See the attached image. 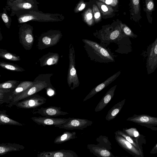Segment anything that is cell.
Returning a JSON list of instances; mask_svg holds the SVG:
<instances>
[{
    "mask_svg": "<svg viewBox=\"0 0 157 157\" xmlns=\"http://www.w3.org/2000/svg\"><path fill=\"white\" fill-rule=\"evenodd\" d=\"M0 57L10 61H19L21 60L19 56L2 49H0Z\"/></svg>",
    "mask_w": 157,
    "mask_h": 157,
    "instance_id": "obj_26",
    "label": "cell"
},
{
    "mask_svg": "<svg viewBox=\"0 0 157 157\" xmlns=\"http://www.w3.org/2000/svg\"><path fill=\"white\" fill-rule=\"evenodd\" d=\"M62 35L60 32L51 31L42 34L39 38L37 46L42 50L56 45Z\"/></svg>",
    "mask_w": 157,
    "mask_h": 157,
    "instance_id": "obj_4",
    "label": "cell"
},
{
    "mask_svg": "<svg viewBox=\"0 0 157 157\" xmlns=\"http://www.w3.org/2000/svg\"><path fill=\"white\" fill-rule=\"evenodd\" d=\"M59 58V56L57 53L49 52L39 59L40 65L43 67L56 64L58 63Z\"/></svg>",
    "mask_w": 157,
    "mask_h": 157,
    "instance_id": "obj_19",
    "label": "cell"
},
{
    "mask_svg": "<svg viewBox=\"0 0 157 157\" xmlns=\"http://www.w3.org/2000/svg\"><path fill=\"white\" fill-rule=\"evenodd\" d=\"M37 157H78L77 154L73 151L62 149L53 151L38 152Z\"/></svg>",
    "mask_w": 157,
    "mask_h": 157,
    "instance_id": "obj_13",
    "label": "cell"
},
{
    "mask_svg": "<svg viewBox=\"0 0 157 157\" xmlns=\"http://www.w3.org/2000/svg\"><path fill=\"white\" fill-rule=\"evenodd\" d=\"M0 66L3 68L12 71L22 72L25 71L17 65L7 62H0Z\"/></svg>",
    "mask_w": 157,
    "mask_h": 157,
    "instance_id": "obj_28",
    "label": "cell"
},
{
    "mask_svg": "<svg viewBox=\"0 0 157 157\" xmlns=\"http://www.w3.org/2000/svg\"><path fill=\"white\" fill-rule=\"evenodd\" d=\"M146 68L148 75L153 73L157 68V37L147 48Z\"/></svg>",
    "mask_w": 157,
    "mask_h": 157,
    "instance_id": "obj_7",
    "label": "cell"
},
{
    "mask_svg": "<svg viewBox=\"0 0 157 157\" xmlns=\"http://www.w3.org/2000/svg\"><path fill=\"white\" fill-rule=\"evenodd\" d=\"M120 26L125 36L132 38H136L137 37V36L134 34L131 29L125 24L120 22Z\"/></svg>",
    "mask_w": 157,
    "mask_h": 157,
    "instance_id": "obj_31",
    "label": "cell"
},
{
    "mask_svg": "<svg viewBox=\"0 0 157 157\" xmlns=\"http://www.w3.org/2000/svg\"><path fill=\"white\" fill-rule=\"evenodd\" d=\"M150 153L152 154L157 153V144L152 149Z\"/></svg>",
    "mask_w": 157,
    "mask_h": 157,
    "instance_id": "obj_39",
    "label": "cell"
},
{
    "mask_svg": "<svg viewBox=\"0 0 157 157\" xmlns=\"http://www.w3.org/2000/svg\"><path fill=\"white\" fill-rule=\"evenodd\" d=\"M76 132L66 131L61 135L58 136L55 139L54 142L55 144H61L71 140L77 138Z\"/></svg>",
    "mask_w": 157,
    "mask_h": 157,
    "instance_id": "obj_23",
    "label": "cell"
},
{
    "mask_svg": "<svg viewBox=\"0 0 157 157\" xmlns=\"http://www.w3.org/2000/svg\"><path fill=\"white\" fill-rule=\"evenodd\" d=\"M47 100L46 98L36 94L18 101L14 105L18 108L34 109L45 103Z\"/></svg>",
    "mask_w": 157,
    "mask_h": 157,
    "instance_id": "obj_5",
    "label": "cell"
},
{
    "mask_svg": "<svg viewBox=\"0 0 157 157\" xmlns=\"http://www.w3.org/2000/svg\"><path fill=\"white\" fill-rule=\"evenodd\" d=\"M115 134L120 135L123 137L127 140L133 145L136 147L139 150L141 151V150L139 147L138 142L133 139L131 137L125 133L123 131L118 130L114 133Z\"/></svg>",
    "mask_w": 157,
    "mask_h": 157,
    "instance_id": "obj_30",
    "label": "cell"
},
{
    "mask_svg": "<svg viewBox=\"0 0 157 157\" xmlns=\"http://www.w3.org/2000/svg\"><path fill=\"white\" fill-rule=\"evenodd\" d=\"M126 120L146 127L157 125V117L145 114H134Z\"/></svg>",
    "mask_w": 157,
    "mask_h": 157,
    "instance_id": "obj_12",
    "label": "cell"
},
{
    "mask_svg": "<svg viewBox=\"0 0 157 157\" xmlns=\"http://www.w3.org/2000/svg\"><path fill=\"white\" fill-rule=\"evenodd\" d=\"M122 131L137 142V140H136V138L140 135L136 128H132L128 129L123 128Z\"/></svg>",
    "mask_w": 157,
    "mask_h": 157,
    "instance_id": "obj_32",
    "label": "cell"
},
{
    "mask_svg": "<svg viewBox=\"0 0 157 157\" xmlns=\"http://www.w3.org/2000/svg\"><path fill=\"white\" fill-rule=\"evenodd\" d=\"M121 73L120 71L117 72L107 78L104 82L94 87L84 99L83 101H85L91 98L98 92L108 86Z\"/></svg>",
    "mask_w": 157,
    "mask_h": 157,
    "instance_id": "obj_14",
    "label": "cell"
},
{
    "mask_svg": "<svg viewBox=\"0 0 157 157\" xmlns=\"http://www.w3.org/2000/svg\"><path fill=\"white\" fill-rule=\"evenodd\" d=\"M117 85L109 89L103 96L94 109L95 112L102 110L108 104L113 97Z\"/></svg>",
    "mask_w": 157,
    "mask_h": 157,
    "instance_id": "obj_17",
    "label": "cell"
},
{
    "mask_svg": "<svg viewBox=\"0 0 157 157\" xmlns=\"http://www.w3.org/2000/svg\"><path fill=\"white\" fill-rule=\"evenodd\" d=\"M93 11L95 23H98L100 22L101 18V13L98 6L95 4L93 5Z\"/></svg>",
    "mask_w": 157,
    "mask_h": 157,
    "instance_id": "obj_33",
    "label": "cell"
},
{
    "mask_svg": "<svg viewBox=\"0 0 157 157\" xmlns=\"http://www.w3.org/2000/svg\"><path fill=\"white\" fill-rule=\"evenodd\" d=\"M143 10L146 14L148 22L152 24V12L155 10V4L153 0H143Z\"/></svg>",
    "mask_w": 157,
    "mask_h": 157,
    "instance_id": "obj_20",
    "label": "cell"
},
{
    "mask_svg": "<svg viewBox=\"0 0 157 157\" xmlns=\"http://www.w3.org/2000/svg\"><path fill=\"white\" fill-rule=\"evenodd\" d=\"M48 95L49 96H54L55 94L56 90L52 85H48L45 88Z\"/></svg>",
    "mask_w": 157,
    "mask_h": 157,
    "instance_id": "obj_35",
    "label": "cell"
},
{
    "mask_svg": "<svg viewBox=\"0 0 157 157\" xmlns=\"http://www.w3.org/2000/svg\"><path fill=\"white\" fill-rule=\"evenodd\" d=\"M102 2L106 4L111 6L115 7L117 5L118 3V0H97Z\"/></svg>",
    "mask_w": 157,
    "mask_h": 157,
    "instance_id": "obj_36",
    "label": "cell"
},
{
    "mask_svg": "<svg viewBox=\"0 0 157 157\" xmlns=\"http://www.w3.org/2000/svg\"><path fill=\"white\" fill-rule=\"evenodd\" d=\"M82 14L83 20L88 25L90 26L93 24L94 20L93 9L88 8Z\"/></svg>",
    "mask_w": 157,
    "mask_h": 157,
    "instance_id": "obj_25",
    "label": "cell"
},
{
    "mask_svg": "<svg viewBox=\"0 0 157 157\" xmlns=\"http://www.w3.org/2000/svg\"><path fill=\"white\" fill-rule=\"evenodd\" d=\"M25 147L15 143H2L0 144V155H3L8 152L18 151L24 149Z\"/></svg>",
    "mask_w": 157,
    "mask_h": 157,
    "instance_id": "obj_18",
    "label": "cell"
},
{
    "mask_svg": "<svg viewBox=\"0 0 157 157\" xmlns=\"http://www.w3.org/2000/svg\"><path fill=\"white\" fill-rule=\"evenodd\" d=\"M0 125L22 126L24 125L25 124L11 119L9 115L7 114L6 110H2L0 111Z\"/></svg>",
    "mask_w": 157,
    "mask_h": 157,
    "instance_id": "obj_22",
    "label": "cell"
},
{
    "mask_svg": "<svg viewBox=\"0 0 157 157\" xmlns=\"http://www.w3.org/2000/svg\"><path fill=\"white\" fill-rule=\"evenodd\" d=\"M115 140L119 145L131 155L134 156L142 157V152L120 135L115 134Z\"/></svg>",
    "mask_w": 157,
    "mask_h": 157,
    "instance_id": "obj_11",
    "label": "cell"
},
{
    "mask_svg": "<svg viewBox=\"0 0 157 157\" xmlns=\"http://www.w3.org/2000/svg\"><path fill=\"white\" fill-rule=\"evenodd\" d=\"M71 117L68 118H53L46 117H32V120L39 125L44 127L46 125H57L65 124L67 123Z\"/></svg>",
    "mask_w": 157,
    "mask_h": 157,
    "instance_id": "obj_10",
    "label": "cell"
},
{
    "mask_svg": "<svg viewBox=\"0 0 157 157\" xmlns=\"http://www.w3.org/2000/svg\"><path fill=\"white\" fill-rule=\"evenodd\" d=\"M75 51L73 45H69V66L67 76V82L71 90L78 87L80 84L75 67Z\"/></svg>",
    "mask_w": 157,
    "mask_h": 157,
    "instance_id": "obj_3",
    "label": "cell"
},
{
    "mask_svg": "<svg viewBox=\"0 0 157 157\" xmlns=\"http://www.w3.org/2000/svg\"><path fill=\"white\" fill-rule=\"evenodd\" d=\"M22 7L25 9H29L32 7L31 4L28 2L24 3L22 5Z\"/></svg>",
    "mask_w": 157,
    "mask_h": 157,
    "instance_id": "obj_38",
    "label": "cell"
},
{
    "mask_svg": "<svg viewBox=\"0 0 157 157\" xmlns=\"http://www.w3.org/2000/svg\"><path fill=\"white\" fill-rule=\"evenodd\" d=\"M98 145L110 151L112 149V144L108 137L105 136L101 135L96 139Z\"/></svg>",
    "mask_w": 157,
    "mask_h": 157,
    "instance_id": "obj_27",
    "label": "cell"
},
{
    "mask_svg": "<svg viewBox=\"0 0 157 157\" xmlns=\"http://www.w3.org/2000/svg\"><path fill=\"white\" fill-rule=\"evenodd\" d=\"M96 3L104 17L111 15L113 13L114 10L111 6L99 1H96Z\"/></svg>",
    "mask_w": 157,
    "mask_h": 157,
    "instance_id": "obj_24",
    "label": "cell"
},
{
    "mask_svg": "<svg viewBox=\"0 0 157 157\" xmlns=\"http://www.w3.org/2000/svg\"><path fill=\"white\" fill-rule=\"evenodd\" d=\"M20 82L16 80H9L0 84V89H14L18 85Z\"/></svg>",
    "mask_w": 157,
    "mask_h": 157,
    "instance_id": "obj_29",
    "label": "cell"
},
{
    "mask_svg": "<svg viewBox=\"0 0 157 157\" xmlns=\"http://www.w3.org/2000/svg\"><path fill=\"white\" fill-rule=\"evenodd\" d=\"M125 100V99L117 103L108 111L105 117L106 120L109 121L116 117L124 105Z\"/></svg>",
    "mask_w": 157,
    "mask_h": 157,
    "instance_id": "obj_21",
    "label": "cell"
},
{
    "mask_svg": "<svg viewBox=\"0 0 157 157\" xmlns=\"http://www.w3.org/2000/svg\"><path fill=\"white\" fill-rule=\"evenodd\" d=\"M2 18L5 23L7 24L9 22V18L7 15L5 13H3L2 15Z\"/></svg>",
    "mask_w": 157,
    "mask_h": 157,
    "instance_id": "obj_37",
    "label": "cell"
},
{
    "mask_svg": "<svg viewBox=\"0 0 157 157\" xmlns=\"http://www.w3.org/2000/svg\"><path fill=\"white\" fill-rule=\"evenodd\" d=\"M32 112L33 114H38L43 117H56L69 114L67 112L62 111L61 107L54 106L34 108Z\"/></svg>",
    "mask_w": 157,
    "mask_h": 157,
    "instance_id": "obj_9",
    "label": "cell"
},
{
    "mask_svg": "<svg viewBox=\"0 0 157 157\" xmlns=\"http://www.w3.org/2000/svg\"><path fill=\"white\" fill-rule=\"evenodd\" d=\"M34 83L20 94L16 96L7 105V106L11 107L18 101L25 98L36 94L45 89L48 85H52L50 81H42L34 79Z\"/></svg>",
    "mask_w": 157,
    "mask_h": 157,
    "instance_id": "obj_2",
    "label": "cell"
},
{
    "mask_svg": "<svg viewBox=\"0 0 157 157\" xmlns=\"http://www.w3.org/2000/svg\"><path fill=\"white\" fill-rule=\"evenodd\" d=\"M93 123L92 121L83 119L72 117L67 123L55 126L60 129L73 130H83Z\"/></svg>",
    "mask_w": 157,
    "mask_h": 157,
    "instance_id": "obj_8",
    "label": "cell"
},
{
    "mask_svg": "<svg viewBox=\"0 0 157 157\" xmlns=\"http://www.w3.org/2000/svg\"><path fill=\"white\" fill-rule=\"evenodd\" d=\"M86 6V3L84 2V0H80L76 4L74 9L75 13H78L82 11L85 9Z\"/></svg>",
    "mask_w": 157,
    "mask_h": 157,
    "instance_id": "obj_34",
    "label": "cell"
},
{
    "mask_svg": "<svg viewBox=\"0 0 157 157\" xmlns=\"http://www.w3.org/2000/svg\"><path fill=\"white\" fill-rule=\"evenodd\" d=\"M129 4L130 19L138 22L142 18L140 0H130Z\"/></svg>",
    "mask_w": 157,
    "mask_h": 157,
    "instance_id": "obj_15",
    "label": "cell"
},
{
    "mask_svg": "<svg viewBox=\"0 0 157 157\" xmlns=\"http://www.w3.org/2000/svg\"><path fill=\"white\" fill-rule=\"evenodd\" d=\"M88 55L93 60L100 63L114 62V56L109 50L98 43L87 39H82Z\"/></svg>",
    "mask_w": 157,
    "mask_h": 157,
    "instance_id": "obj_1",
    "label": "cell"
},
{
    "mask_svg": "<svg viewBox=\"0 0 157 157\" xmlns=\"http://www.w3.org/2000/svg\"><path fill=\"white\" fill-rule=\"evenodd\" d=\"M19 34L20 42L24 48L31 49L34 41L32 27L28 25H23L19 29Z\"/></svg>",
    "mask_w": 157,
    "mask_h": 157,
    "instance_id": "obj_6",
    "label": "cell"
},
{
    "mask_svg": "<svg viewBox=\"0 0 157 157\" xmlns=\"http://www.w3.org/2000/svg\"></svg>",
    "mask_w": 157,
    "mask_h": 157,
    "instance_id": "obj_40",
    "label": "cell"
},
{
    "mask_svg": "<svg viewBox=\"0 0 157 157\" xmlns=\"http://www.w3.org/2000/svg\"><path fill=\"white\" fill-rule=\"evenodd\" d=\"M87 148L90 151L97 157H115L110 151L98 144H88Z\"/></svg>",
    "mask_w": 157,
    "mask_h": 157,
    "instance_id": "obj_16",
    "label": "cell"
}]
</instances>
